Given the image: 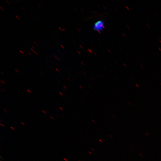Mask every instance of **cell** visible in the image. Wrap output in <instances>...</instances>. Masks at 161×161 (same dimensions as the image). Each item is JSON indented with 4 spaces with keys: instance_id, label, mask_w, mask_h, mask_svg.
<instances>
[{
    "instance_id": "obj_17",
    "label": "cell",
    "mask_w": 161,
    "mask_h": 161,
    "mask_svg": "<svg viewBox=\"0 0 161 161\" xmlns=\"http://www.w3.org/2000/svg\"><path fill=\"white\" fill-rule=\"evenodd\" d=\"M3 110L6 112H7V111L5 109H3Z\"/></svg>"
},
{
    "instance_id": "obj_3",
    "label": "cell",
    "mask_w": 161,
    "mask_h": 161,
    "mask_svg": "<svg viewBox=\"0 0 161 161\" xmlns=\"http://www.w3.org/2000/svg\"><path fill=\"white\" fill-rule=\"evenodd\" d=\"M0 82L2 83H3L5 84H6V83L3 80H1Z\"/></svg>"
},
{
    "instance_id": "obj_5",
    "label": "cell",
    "mask_w": 161,
    "mask_h": 161,
    "mask_svg": "<svg viewBox=\"0 0 161 161\" xmlns=\"http://www.w3.org/2000/svg\"><path fill=\"white\" fill-rule=\"evenodd\" d=\"M30 49H31L33 52H34L35 54H36V55H38L37 53L36 52H35V51H34V50H33V49H32V48H30Z\"/></svg>"
},
{
    "instance_id": "obj_27",
    "label": "cell",
    "mask_w": 161,
    "mask_h": 161,
    "mask_svg": "<svg viewBox=\"0 0 161 161\" xmlns=\"http://www.w3.org/2000/svg\"><path fill=\"white\" fill-rule=\"evenodd\" d=\"M41 74L42 75H44V73H43V72H41Z\"/></svg>"
},
{
    "instance_id": "obj_53",
    "label": "cell",
    "mask_w": 161,
    "mask_h": 161,
    "mask_svg": "<svg viewBox=\"0 0 161 161\" xmlns=\"http://www.w3.org/2000/svg\"><path fill=\"white\" fill-rule=\"evenodd\" d=\"M80 102H81V103H83V102H82V101H80Z\"/></svg>"
},
{
    "instance_id": "obj_41",
    "label": "cell",
    "mask_w": 161,
    "mask_h": 161,
    "mask_svg": "<svg viewBox=\"0 0 161 161\" xmlns=\"http://www.w3.org/2000/svg\"><path fill=\"white\" fill-rule=\"evenodd\" d=\"M127 27H128V28H129V29L130 28L129 27V26L128 25H127Z\"/></svg>"
},
{
    "instance_id": "obj_49",
    "label": "cell",
    "mask_w": 161,
    "mask_h": 161,
    "mask_svg": "<svg viewBox=\"0 0 161 161\" xmlns=\"http://www.w3.org/2000/svg\"><path fill=\"white\" fill-rule=\"evenodd\" d=\"M20 9L21 10H22V11H23V10H22V9H21V8L20 7Z\"/></svg>"
},
{
    "instance_id": "obj_36",
    "label": "cell",
    "mask_w": 161,
    "mask_h": 161,
    "mask_svg": "<svg viewBox=\"0 0 161 161\" xmlns=\"http://www.w3.org/2000/svg\"><path fill=\"white\" fill-rule=\"evenodd\" d=\"M37 5L39 7H40V6L39 5V4L38 3L37 4Z\"/></svg>"
},
{
    "instance_id": "obj_10",
    "label": "cell",
    "mask_w": 161,
    "mask_h": 161,
    "mask_svg": "<svg viewBox=\"0 0 161 161\" xmlns=\"http://www.w3.org/2000/svg\"><path fill=\"white\" fill-rule=\"evenodd\" d=\"M15 70L18 73H19V72L16 69H15Z\"/></svg>"
},
{
    "instance_id": "obj_51",
    "label": "cell",
    "mask_w": 161,
    "mask_h": 161,
    "mask_svg": "<svg viewBox=\"0 0 161 161\" xmlns=\"http://www.w3.org/2000/svg\"><path fill=\"white\" fill-rule=\"evenodd\" d=\"M56 116H57L58 117V116L57 115H56Z\"/></svg>"
},
{
    "instance_id": "obj_40",
    "label": "cell",
    "mask_w": 161,
    "mask_h": 161,
    "mask_svg": "<svg viewBox=\"0 0 161 161\" xmlns=\"http://www.w3.org/2000/svg\"><path fill=\"white\" fill-rule=\"evenodd\" d=\"M25 91L27 93H28V92H27V90H25Z\"/></svg>"
},
{
    "instance_id": "obj_54",
    "label": "cell",
    "mask_w": 161,
    "mask_h": 161,
    "mask_svg": "<svg viewBox=\"0 0 161 161\" xmlns=\"http://www.w3.org/2000/svg\"><path fill=\"white\" fill-rule=\"evenodd\" d=\"M21 23L23 24V23L22 22H21Z\"/></svg>"
},
{
    "instance_id": "obj_38",
    "label": "cell",
    "mask_w": 161,
    "mask_h": 161,
    "mask_svg": "<svg viewBox=\"0 0 161 161\" xmlns=\"http://www.w3.org/2000/svg\"><path fill=\"white\" fill-rule=\"evenodd\" d=\"M58 83H60V84L61 83H60V81H59V80H58Z\"/></svg>"
},
{
    "instance_id": "obj_32",
    "label": "cell",
    "mask_w": 161,
    "mask_h": 161,
    "mask_svg": "<svg viewBox=\"0 0 161 161\" xmlns=\"http://www.w3.org/2000/svg\"><path fill=\"white\" fill-rule=\"evenodd\" d=\"M34 43L36 45H37V43H36V42H35V41H34Z\"/></svg>"
},
{
    "instance_id": "obj_46",
    "label": "cell",
    "mask_w": 161,
    "mask_h": 161,
    "mask_svg": "<svg viewBox=\"0 0 161 161\" xmlns=\"http://www.w3.org/2000/svg\"><path fill=\"white\" fill-rule=\"evenodd\" d=\"M58 28H59V29H60L61 30V28L60 27H59Z\"/></svg>"
},
{
    "instance_id": "obj_42",
    "label": "cell",
    "mask_w": 161,
    "mask_h": 161,
    "mask_svg": "<svg viewBox=\"0 0 161 161\" xmlns=\"http://www.w3.org/2000/svg\"><path fill=\"white\" fill-rule=\"evenodd\" d=\"M83 74H84L85 75H86V74L85 73H84L83 72Z\"/></svg>"
},
{
    "instance_id": "obj_18",
    "label": "cell",
    "mask_w": 161,
    "mask_h": 161,
    "mask_svg": "<svg viewBox=\"0 0 161 161\" xmlns=\"http://www.w3.org/2000/svg\"><path fill=\"white\" fill-rule=\"evenodd\" d=\"M146 25L147 26V27H148V28H149L150 27V26L148 24H146Z\"/></svg>"
},
{
    "instance_id": "obj_30",
    "label": "cell",
    "mask_w": 161,
    "mask_h": 161,
    "mask_svg": "<svg viewBox=\"0 0 161 161\" xmlns=\"http://www.w3.org/2000/svg\"><path fill=\"white\" fill-rule=\"evenodd\" d=\"M158 49H159V50L160 51H161V48L160 47H158Z\"/></svg>"
},
{
    "instance_id": "obj_15",
    "label": "cell",
    "mask_w": 161,
    "mask_h": 161,
    "mask_svg": "<svg viewBox=\"0 0 161 161\" xmlns=\"http://www.w3.org/2000/svg\"><path fill=\"white\" fill-rule=\"evenodd\" d=\"M19 51L22 54H24V53L21 50H19Z\"/></svg>"
},
{
    "instance_id": "obj_45",
    "label": "cell",
    "mask_w": 161,
    "mask_h": 161,
    "mask_svg": "<svg viewBox=\"0 0 161 161\" xmlns=\"http://www.w3.org/2000/svg\"><path fill=\"white\" fill-rule=\"evenodd\" d=\"M112 117H113V118H115V117H114V116H113Z\"/></svg>"
},
{
    "instance_id": "obj_14",
    "label": "cell",
    "mask_w": 161,
    "mask_h": 161,
    "mask_svg": "<svg viewBox=\"0 0 161 161\" xmlns=\"http://www.w3.org/2000/svg\"><path fill=\"white\" fill-rule=\"evenodd\" d=\"M50 117L51 118L52 120H54V118L53 117H52V116H50Z\"/></svg>"
},
{
    "instance_id": "obj_4",
    "label": "cell",
    "mask_w": 161,
    "mask_h": 161,
    "mask_svg": "<svg viewBox=\"0 0 161 161\" xmlns=\"http://www.w3.org/2000/svg\"><path fill=\"white\" fill-rule=\"evenodd\" d=\"M42 112L44 114H46L47 113V112L45 111V110H42Z\"/></svg>"
},
{
    "instance_id": "obj_11",
    "label": "cell",
    "mask_w": 161,
    "mask_h": 161,
    "mask_svg": "<svg viewBox=\"0 0 161 161\" xmlns=\"http://www.w3.org/2000/svg\"><path fill=\"white\" fill-rule=\"evenodd\" d=\"M92 121L94 123H96V122L94 120H92Z\"/></svg>"
},
{
    "instance_id": "obj_24",
    "label": "cell",
    "mask_w": 161,
    "mask_h": 161,
    "mask_svg": "<svg viewBox=\"0 0 161 161\" xmlns=\"http://www.w3.org/2000/svg\"><path fill=\"white\" fill-rule=\"evenodd\" d=\"M0 125H1L2 126H3L4 127V126L3 124L1 123Z\"/></svg>"
},
{
    "instance_id": "obj_33",
    "label": "cell",
    "mask_w": 161,
    "mask_h": 161,
    "mask_svg": "<svg viewBox=\"0 0 161 161\" xmlns=\"http://www.w3.org/2000/svg\"><path fill=\"white\" fill-rule=\"evenodd\" d=\"M126 8H127L128 9V10H129V8H128V7L127 6H126Z\"/></svg>"
},
{
    "instance_id": "obj_28",
    "label": "cell",
    "mask_w": 161,
    "mask_h": 161,
    "mask_svg": "<svg viewBox=\"0 0 161 161\" xmlns=\"http://www.w3.org/2000/svg\"><path fill=\"white\" fill-rule=\"evenodd\" d=\"M6 1L8 3V4H10V3H9V2L8 1V0H6Z\"/></svg>"
},
{
    "instance_id": "obj_19",
    "label": "cell",
    "mask_w": 161,
    "mask_h": 161,
    "mask_svg": "<svg viewBox=\"0 0 161 161\" xmlns=\"http://www.w3.org/2000/svg\"><path fill=\"white\" fill-rule=\"evenodd\" d=\"M64 160L65 161H67V160L65 158H64Z\"/></svg>"
},
{
    "instance_id": "obj_6",
    "label": "cell",
    "mask_w": 161,
    "mask_h": 161,
    "mask_svg": "<svg viewBox=\"0 0 161 161\" xmlns=\"http://www.w3.org/2000/svg\"><path fill=\"white\" fill-rule=\"evenodd\" d=\"M27 92H28L29 93H32V92H31V91L29 89H27Z\"/></svg>"
},
{
    "instance_id": "obj_1",
    "label": "cell",
    "mask_w": 161,
    "mask_h": 161,
    "mask_svg": "<svg viewBox=\"0 0 161 161\" xmlns=\"http://www.w3.org/2000/svg\"><path fill=\"white\" fill-rule=\"evenodd\" d=\"M104 27V23L102 21H99L96 22L93 27V29L95 30L100 31L103 30Z\"/></svg>"
},
{
    "instance_id": "obj_16",
    "label": "cell",
    "mask_w": 161,
    "mask_h": 161,
    "mask_svg": "<svg viewBox=\"0 0 161 161\" xmlns=\"http://www.w3.org/2000/svg\"><path fill=\"white\" fill-rule=\"evenodd\" d=\"M55 69L58 72H59V70L57 68H55Z\"/></svg>"
},
{
    "instance_id": "obj_50",
    "label": "cell",
    "mask_w": 161,
    "mask_h": 161,
    "mask_svg": "<svg viewBox=\"0 0 161 161\" xmlns=\"http://www.w3.org/2000/svg\"><path fill=\"white\" fill-rule=\"evenodd\" d=\"M18 2H20V1L19 0H17Z\"/></svg>"
},
{
    "instance_id": "obj_12",
    "label": "cell",
    "mask_w": 161,
    "mask_h": 161,
    "mask_svg": "<svg viewBox=\"0 0 161 161\" xmlns=\"http://www.w3.org/2000/svg\"><path fill=\"white\" fill-rule=\"evenodd\" d=\"M99 140L100 142L101 143H102L103 142V141L100 139H99Z\"/></svg>"
},
{
    "instance_id": "obj_37",
    "label": "cell",
    "mask_w": 161,
    "mask_h": 161,
    "mask_svg": "<svg viewBox=\"0 0 161 161\" xmlns=\"http://www.w3.org/2000/svg\"><path fill=\"white\" fill-rule=\"evenodd\" d=\"M22 7L23 8V9H24V10H26L25 8L23 7Z\"/></svg>"
},
{
    "instance_id": "obj_21",
    "label": "cell",
    "mask_w": 161,
    "mask_h": 161,
    "mask_svg": "<svg viewBox=\"0 0 161 161\" xmlns=\"http://www.w3.org/2000/svg\"><path fill=\"white\" fill-rule=\"evenodd\" d=\"M21 123L23 125H24V126L25 125V124L24 123H23L22 122H21Z\"/></svg>"
},
{
    "instance_id": "obj_52",
    "label": "cell",
    "mask_w": 161,
    "mask_h": 161,
    "mask_svg": "<svg viewBox=\"0 0 161 161\" xmlns=\"http://www.w3.org/2000/svg\"><path fill=\"white\" fill-rule=\"evenodd\" d=\"M91 78L92 79V80H94V79L93 78Z\"/></svg>"
},
{
    "instance_id": "obj_2",
    "label": "cell",
    "mask_w": 161,
    "mask_h": 161,
    "mask_svg": "<svg viewBox=\"0 0 161 161\" xmlns=\"http://www.w3.org/2000/svg\"><path fill=\"white\" fill-rule=\"evenodd\" d=\"M63 89L64 90H65V91H66L67 89V86L65 85H64L63 86Z\"/></svg>"
},
{
    "instance_id": "obj_43",
    "label": "cell",
    "mask_w": 161,
    "mask_h": 161,
    "mask_svg": "<svg viewBox=\"0 0 161 161\" xmlns=\"http://www.w3.org/2000/svg\"><path fill=\"white\" fill-rule=\"evenodd\" d=\"M49 66L51 68H52V66Z\"/></svg>"
},
{
    "instance_id": "obj_48",
    "label": "cell",
    "mask_w": 161,
    "mask_h": 161,
    "mask_svg": "<svg viewBox=\"0 0 161 161\" xmlns=\"http://www.w3.org/2000/svg\"><path fill=\"white\" fill-rule=\"evenodd\" d=\"M11 1L13 3H14V4H15V3L14 2H13L12 0H11Z\"/></svg>"
},
{
    "instance_id": "obj_34",
    "label": "cell",
    "mask_w": 161,
    "mask_h": 161,
    "mask_svg": "<svg viewBox=\"0 0 161 161\" xmlns=\"http://www.w3.org/2000/svg\"><path fill=\"white\" fill-rule=\"evenodd\" d=\"M109 136L110 137H111L112 138H113V137L112 136V135H109Z\"/></svg>"
},
{
    "instance_id": "obj_31",
    "label": "cell",
    "mask_w": 161,
    "mask_h": 161,
    "mask_svg": "<svg viewBox=\"0 0 161 161\" xmlns=\"http://www.w3.org/2000/svg\"><path fill=\"white\" fill-rule=\"evenodd\" d=\"M2 89L4 92L6 91L5 90V89H3V88H2Z\"/></svg>"
},
{
    "instance_id": "obj_55",
    "label": "cell",
    "mask_w": 161,
    "mask_h": 161,
    "mask_svg": "<svg viewBox=\"0 0 161 161\" xmlns=\"http://www.w3.org/2000/svg\"><path fill=\"white\" fill-rule=\"evenodd\" d=\"M78 161H80L79 160H78Z\"/></svg>"
},
{
    "instance_id": "obj_35",
    "label": "cell",
    "mask_w": 161,
    "mask_h": 161,
    "mask_svg": "<svg viewBox=\"0 0 161 161\" xmlns=\"http://www.w3.org/2000/svg\"><path fill=\"white\" fill-rule=\"evenodd\" d=\"M31 47H32L34 49H35V47L32 45H31Z\"/></svg>"
},
{
    "instance_id": "obj_22",
    "label": "cell",
    "mask_w": 161,
    "mask_h": 161,
    "mask_svg": "<svg viewBox=\"0 0 161 161\" xmlns=\"http://www.w3.org/2000/svg\"><path fill=\"white\" fill-rule=\"evenodd\" d=\"M54 57H55L56 59H57V58H58L55 55H54Z\"/></svg>"
},
{
    "instance_id": "obj_8",
    "label": "cell",
    "mask_w": 161,
    "mask_h": 161,
    "mask_svg": "<svg viewBox=\"0 0 161 161\" xmlns=\"http://www.w3.org/2000/svg\"><path fill=\"white\" fill-rule=\"evenodd\" d=\"M59 94L61 96H63V94H62V93L61 92H59Z\"/></svg>"
},
{
    "instance_id": "obj_13",
    "label": "cell",
    "mask_w": 161,
    "mask_h": 161,
    "mask_svg": "<svg viewBox=\"0 0 161 161\" xmlns=\"http://www.w3.org/2000/svg\"><path fill=\"white\" fill-rule=\"evenodd\" d=\"M15 16H16V18H17L18 19H20L18 17V16H17L16 15H15Z\"/></svg>"
},
{
    "instance_id": "obj_26",
    "label": "cell",
    "mask_w": 161,
    "mask_h": 161,
    "mask_svg": "<svg viewBox=\"0 0 161 161\" xmlns=\"http://www.w3.org/2000/svg\"><path fill=\"white\" fill-rule=\"evenodd\" d=\"M0 8L3 10V11H4V10L3 8L1 7V6H0Z\"/></svg>"
},
{
    "instance_id": "obj_44",
    "label": "cell",
    "mask_w": 161,
    "mask_h": 161,
    "mask_svg": "<svg viewBox=\"0 0 161 161\" xmlns=\"http://www.w3.org/2000/svg\"><path fill=\"white\" fill-rule=\"evenodd\" d=\"M159 41H160V43L161 44V40H159Z\"/></svg>"
},
{
    "instance_id": "obj_25",
    "label": "cell",
    "mask_w": 161,
    "mask_h": 161,
    "mask_svg": "<svg viewBox=\"0 0 161 161\" xmlns=\"http://www.w3.org/2000/svg\"><path fill=\"white\" fill-rule=\"evenodd\" d=\"M89 153L91 155H92V153L90 151H89Z\"/></svg>"
},
{
    "instance_id": "obj_29",
    "label": "cell",
    "mask_w": 161,
    "mask_h": 161,
    "mask_svg": "<svg viewBox=\"0 0 161 161\" xmlns=\"http://www.w3.org/2000/svg\"><path fill=\"white\" fill-rule=\"evenodd\" d=\"M28 54H29V55H31V53H30V52H28Z\"/></svg>"
},
{
    "instance_id": "obj_47",
    "label": "cell",
    "mask_w": 161,
    "mask_h": 161,
    "mask_svg": "<svg viewBox=\"0 0 161 161\" xmlns=\"http://www.w3.org/2000/svg\"><path fill=\"white\" fill-rule=\"evenodd\" d=\"M22 35H23V36H24V37H25V35H24L23 34Z\"/></svg>"
},
{
    "instance_id": "obj_7",
    "label": "cell",
    "mask_w": 161,
    "mask_h": 161,
    "mask_svg": "<svg viewBox=\"0 0 161 161\" xmlns=\"http://www.w3.org/2000/svg\"><path fill=\"white\" fill-rule=\"evenodd\" d=\"M59 108L60 109V110L62 111H63L64 110V109H63V108L61 107H59Z\"/></svg>"
},
{
    "instance_id": "obj_9",
    "label": "cell",
    "mask_w": 161,
    "mask_h": 161,
    "mask_svg": "<svg viewBox=\"0 0 161 161\" xmlns=\"http://www.w3.org/2000/svg\"><path fill=\"white\" fill-rule=\"evenodd\" d=\"M10 128L12 130H15V129L12 126H11L10 127Z\"/></svg>"
},
{
    "instance_id": "obj_23",
    "label": "cell",
    "mask_w": 161,
    "mask_h": 161,
    "mask_svg": "<svg viewBox=\"0 0 161 161\" xmlns=\"http://www.w3.org/2000/svg\"><path fill=\"white\" fill-rule=\"evenodd\" d=\"M79 87L81 89H83V87L81 86H79Z\"/></svg>"
},
{
    "instance_id": "obj_39",
    "label": "cell",
    "mask_w": 161,
    "mask_h": 161,
    "mask_svg": "<svg viewBox=\"0 0 161 161\" xmlns=\"http://www.w3.org/2000/svg\"><path fill=\"white\" fill-rule=\"evenodd\" d=\"M91 149L92 150V151H94V149H93L92 148H91Z\"/></svg>"
},
{
    "instance_id": "obj_20",
    "label": "cell",
    "mask_w": 161,
    "mask_h": 161,
    "mask_svg": "<svg viewBox=\"0 0 161 161\" xmlns=\"http://www.w3.org/2000/svg\"><path fill=\"white\" fill-rule=\"evenodd\" d=\"M67 80L69 81H71V80H70V79L69 78H67Z\"/></svg>"
}]
</instances>
